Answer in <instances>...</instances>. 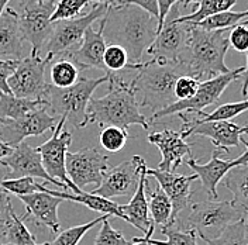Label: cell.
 Listing matches in <instances>:
<instances>
[{
  "mask_svg": "<svg viewBox=\"0 0 248 245\" xmlns=\"http://www.w3.org/2000/svg\"><path fill=\"white\" fill-rule=\"evenodd\" d=\"M10 203H12L10 195L4 189L0 187V217L6 213V210H7V207H9Z\"/></svg>",
  "mask_w": 248,
  "mask_h": 245,
  "instance_id": "7dc6e473",
  "label": "cell"
},
{
  "mask_svg": "<svg viewBox=\"0 0 248 245\" xmlns=\"http://www.w3.org/2000/svg\"><path fill=\"white\" fill-rule=\"evenodd\" d=\"M240 24H241V26H246V27H248V18L247 20H244V21H241Z\"/></svg>",
  "mask_w": 248,
  "mask_h": 245,
  "instance_id": "9f6ffc18",
  "label": "cell"
},
{
  "mask_svg": "<svg viewBox=\"0 0 248 245\" xmlns=\"http://www.w3.org/2000/svg\"><path fill=\"white\" fill-rule=\"evenodd\" d=\"M103 30H105V21L102 18L99 30H93L92 27H89L85 31L80 46H78L77 49L65 52V55H68L80 69L96 68V69L106 72V68L103 63V55H105V49L108 44L103 37Z\"/></svg>",
  "mask_w": 248,
  "mask_h": 245,
  "instance_id": "ffe728a7",
  "label": "cell"
},
{
  "mask_svg": "<svg viewBox=\"0 0 248 245\" xmlns=\"http://www.w3.org/2000/svg\"><path fill=\"white\" fill-rule=\"evenodd\" d=\"M147 139L148 142L154 144L162 155V159L158 165V169L162 172H175L178 167L182 165L185 155L192 153V145L186 142L181 131L165 128L162 131L148 134Z\"/></svg>",
  "mask_w": 248,
  "mask_h": 245,
  "instance_id": "d6986e66",
  "label": "cell"
},
{
  "mask_svg": "<svg viewBox=\"0 0 248 245\" xmlns=\"http://www.w3.org/2000/svg\"><path fill=\"white\" fill-rule=\"evenodd\" d=\"M229 34L230 30L207 31L190 24L187 48L182 58L190 77L203 82L232 71L224 62L230 46Z\"/></svg>",
  "mask_w": 248,
  "mask_h": 245,
  "instance_id": "277c9868",
  "label": "cell"
},
{
  "mask_svg": "<svg viewBox=\"0 0 248 245\" xmlns=\"http://www.w3.org/2000/svg\"><path fill=\"white\" fill-rule=\"evenodd\" d=\"M147 184H148V175H147V165L144 162L141 167V170H140L139 184H137L134 195L131 196V200L127 204H122L124 221L130 223L136 229L142 231L144 235L153 227H155L153 220L150 218Z\"/></svg>",
  "mask_w": 248,
  "mask_h": 245,
  "instance_id": "7402d4cb",
  "label": "cell"
},
{
  "mask_svg": "<svg viewBox=\"0 0 248 245\" xmlns=\"http://www.w3.org/2000/svg\"><path fill=\"white\" fill-rule=\"evenodd\" d=\"M51 196L60 198L62 200H69V201H75V203H80L86 207H89L93 212H99L103 214L108 215H116L119 218L123 220V213H122V204L114 203L113 200L105 199L100 198L97 195L93 193H88V192H80V193H72V192H62V190H51L46 187V192Z\"/></svg>",
  "mask_w": 248,
  "mask_h": 245,
  "instance_id": "4316f807",
  "label": "cell"
},
{
  "mask_svg": "<svg viewBox=\"0 0 248 245\" xmlns=\"http://www.w3.org/2000/svg\"><path fill=\"white\" fill-rule=\"evenodd\" d=\"M57 1L58 0H18L20 10H15L23 37L31 46V57H40L52 34L54 23H51V15Z\"/></svg>",
  "mask_w": 248,
  "mask_h": 245,
  "instance_id": "52a82bcc",
  "label": "cell"
},
{
  "mask_svg": "<svg viewBox=\"0 0 248 245\" xmlns=\"http://www.w3.org/2000/svg\"><path fill=\"white\" fill-rule=\"evenodd\" d=\"M243 134L248 136V125H244V127H243Z\"/></svg>",
  "mask_w": 248,
  "mask_h": 245,
  "instance_id": "11a10c76",
  "label": "cell"
},
{
  "mask_svg": "<svg viewBox=\"0 0 248 245\" xmlns=\"http://www.w3.org/2000/svg\"><path fill=\"white\" fill-rule=\"evenodd\" d=\"M0 187L4 189L9 195L18 196H27L32 193H46V186L38 184L34 178H17V179H4L0 182Z\"/></svg>",
  "mask_w": 248,
  "mask_h": 245,
  "instance_id": "8d00e7d4",
  "label": "cell"
},
{
  "mask_svg": "<svg viewBox=\"0 0 248 245\" xmlns=\"http://www.w3.org/2000/svg\"><path fill=\"white\" fill-rule=\"evenodd\" d=\"M199 85H201V80H198L196 77H190V75H184L179 77L176 80L175 89H173L176 102L186 100V99H190L192 96H195V93L199 89Z\"/></svg>",
  "mask_w": 248,
  "mask_h": 245,
  "instance_id": "b9f144b4",
  "label": "cell"
},
{
  "mask_svg": "<svg viewBox=\"0 0 248 245\" xmlns=\"http://www.w3.org/2000/svg\"><path fill=\"white\" fill-rule=\"evenodd\" d=\"M0 244L1 245H40L37 244L35 235L31 232L24 217L16 214L13 204L10 203L6 213L0 217ZM41 245H51L46 243Z\"/></svg>",
  "mask_w": 248,
  "mask_h": 245,
  "instance_id": "484cf974",
  "label": "cell"
},
{
  "mask_svg": "<svg viewBox=\"0 0 248 245\" xmlns=\"http://www.w3.org/2000/svg\"><path fill=\"white\" fill-rule=\"evenodd\" d=\"M248 18V10L244 12H232L227 10L223 13L207 17L206 20H203L201 23L195 24L196 27L203 29L207 31H216V30H232V27H235L237 24H240L241 21Z\"/></svg>",
  "mask_w": 248,
  "mask_h": 245,
  "instance_id": "d6a6232c",
  "label": "cell"
},
{
  "mask_svg": "<svg viewBox=\"0 0 248 245\" xmlns=\"http://www.w3.org/2000/svg\"><path fill=\"white\" fill-rule=\"evenodd\" d=\"M144 162L145 161L142 156L134 155L131 159L124 161L114 168L108 169L103 175L102 184L92 193L108 200L133 196L139 184L140 170Z\"/></svg>",
  "mask_w": 248,
  "mask_h": 245,
  "instance_id": "9a60e30c",
  "label": "cell"
},
{
  "mask_svg": "<svg viewBox=\"0 0 248 245\" xmlns=\"http://www.w3.org/2000/svg\"><path fill=\"white\" fill-rule=\"evenodd\" d=\"M51 58L26 57L18 61L17 69L9 79L10 92L16 97L29 100H46L49 83H46V71Z\"/></svg>",
  "mask_w": 248,
  "mask_h": 245,
  "instance_id": "8fae6325",
  "label": "cell"
},
{
  "mask_svg": "<svg viewBox=\"0 0 248 245\" xmlns=\"http://www.w3.org/2000/svg\"><path fill=\"white\" fill-rule=\"evenodd\" d=\"M223 184L234 196V204L248 213V164L232 169L223 179Z\"/></svg>",
  "mask_w": 248,
  "mask_h": 245,
  "instance_id": "4dcf8cb0",
  "label": "cell"
},
{
  "mask_svg": "<svg viewBox=\"0 0 248 245\" xmlns=\"http://www.w3.org/2000/svg\"><path fill=\"white\" fill-rule=\"evenodd\" d=\"M246 215L247 213L235 206L232 200H204L193 203L189 215L184 221L178 220L176 224L193 230L203 241H210Z\"/></svg>",
  "mask_w": 248,
  "mask_h": 245,
  "instance_id": "5b68a950",
  "label": "cell"
},
{
  "mask_svg": "<svg viewBox=\"0 0 248 245\" xmlns=\"http://www.w3.org/2000/svg\"><path fill=\"white\" fill-rule=\"evenodd\" d=\"M153 234H154V227L148 231L144 237H134V238L131 240L133 243H131L130 245H150L148 244V240H150V238H153Z\"/></svg>",
  "mask_w": 248,
  "mask_h": 245,
  "instance_id": "c3c4849f",
  "label": "cell"
},
{
  "mask_svg": "<svg viewBox=\"0 0 248 245\" xmlns=\"http://www.w3.org/2000/svg\"><path fill=\"white\" fill-rule=\"evenodd\" d=\"M186 6L190 3H196L198 9L187 15H179L178 21L179 23H190V24H198L207 17L232 10V6H235L237 0H185Z\"/></svg>",
  "mask_w": 248,
  "mask_h": 245,
  "instance_id": "f546056e",
  "label": "cell"
},
{
  "mask_svg": "<svg viewBox=\"0 0 248 245\" xmlns=\"http://www.w3.org/2000/svg\"><path fill=\"white\" fill-rule=\"evenodd\" d=\"M103 63H105L108 74H117L124 69H130V71L137 69V65L130 63L128 55L123 46H116V44H108L106 46L105 55H103Z\"/></svg>",
  "mask_w": 248,
  "mask_h": 245,
  "instance_id": "d590c367",
  "label": "cell"
},
{
  "mask_svg": "<svg viewBox=\"0 0 248 245\" xmlns=\"http://www.w3.org/2000/svg\"><path fill=\"white\" fill-rule=\"evenodd\" d=\"M108 74L103 77L86 79H79L71 88L58 89L49 85L46 94V107L49 108L52 116L63 117L65 122H71L75 128H83L88 125L86 122V110L92 99L94 91L102 85L108 83Z\"/></svg>",
  "mask_w": 248,
  "mask_h": 245,
  "instance_id": "8992f818",
  "label": "cell"
},
{
  "mask_svg": "<svg viewBox=\"0 0 248 245\" xmlns=\"http://www.w3.org/2000/svg\"><path fill=\"white\" fill-rule=\"evenodd\" d=\"M247 215H248V213H247Z\"/></svg>",
  "mask_w": 248,
  "mask_h": 245,
  "instance_id": "94428289",
  "label": "cell"
},
{
  "mask_svg": "<svg viewBox=\"0 0 248 245\" xmlns=\"http://www.w3.org/2000/svg\"><path fill=\"white\" fill-rule=\"evenodd\" d=\"M106 44L123 46L131 65L142 62V54L151 46L158 31V18L137 6L111 7L103 17Z\"/></svg>",
  "mask_w": 248,
  "mask_h": 245,
  "instance_id": "6da1fadb",
  "label": "cell"
},
{
  "mask_svg": "<svg viewBox=\"0 0 248 245\" xmlns=\"http://www.w3.org/2000/svg\"><path fill=\"white\" fill-rule=\"evenodd\" d=\"M124 4H133L142 9L144 12L150 13L158 18V1L156 0H125Z\"/></svg>",
  "mask_w": 248,
  "mask_h": 245,
  "instance_id": "bcb514c9",
  "label": "cell"
},
{
  "mask_svg": "<svg viewBox=\"0 0 248 245\" xmlns=\"http://www.w3.org/2000/svg\"><path fill=\"white\" fill-rule=\"evenodd\" d=\"M240 142H243V144H244V145L247 147V150H248V141H247V139H244V138H240Z\"/></svg>",
  "mask_w": 248,
  "mask_h": 245,
  "instance_id": "db71d44e",
  "label": "cell"
},
{
  "mask_svg": "<svg viewBox=\"0 0 248 245\" xmlns=\"http://www.w3.org/2000/svg\"><path fill=\"white\" fill-rule=\"evenodd\" d=\"M147 175L156 179L158 186L165 192L172 203V214L170 224L176 223L179 214L185 210L192 196V184L199 179L196 173L193 175H178L173 172H162L159 169L147 168Z\"/></svg>",
  "mask_w": 248,
  "mask_h": 245,
  "instance_id": "e0dca14e",
  "label": "cell"
},
{
  "mask_svg": "<svg viewBox=\"0 0 248 245\" xmlns=\"http://www.w3.org/2000/svg\"><path fill=\"white\" fill-rule=\"evenodd\" d=\"M12 151H13L12 147H9L7 144H4V142L0 141V162H1L6 156H9V155L12 153Z\"/></svg>",
  "mask_w": 248,
  "mask_h": 245,
  "instance_id": "816d5d0a",
  "label": "cell"
},
{
  "mask_svg": "<svg viewBox=\"0 0 248 245\" xmlns=\"http://www.w3.org/2000/svg\"><path fill=\"white\" fill-rule=\"evenodd\" d=\"M202 136L212 139L216 150L223 153H229L232 147H238L240 138L243 134V127L232 122H210L199 124L193 127L187 137L190 136Z\"/></svg>",
  "mask_w": 248,
  "mask_h": 245,
  "instance_id": "cb8c5ba5",
  "label": "cell"
},
{
  "mask_svg": "<svg viewBox=\"0 0 248 245\" xmlns=\"http://www.w3.org/2000/svg\"><path fill=\"white\" fill-rule=\"evenodd\" d=\"M0 165L9 169V179L17 178H40L49 184H55L61 189L62 192H68V186L61 184L55 179H52L43 167L41 155L37 151V148H32L27 142H21L13 148L12 153L6 156Z\"/></svg>",
  "mask_w": 248,
  "mask_h": 245,
  "instance_id": "2e32d148",
  "label": "cell"
},
{
  "mask_svg": "<svg viewBox=\"0 0 248 245\" xmlns=\"http://www.w3.org/2000/svg\"><path fill=\"white\" fill-rule=\"evenodd\" d=\"M37 1H46V0H37Z\"/></svg>",
  "mask_w": 248,
  "mask_h": 245,
  "instance_id": "6f0895ef",
  "label": "cell"
},
{
  "mask_svg": "<svg viewBox=\"0 0 248 245\" xmlns=\"http://www.w3.org/2000/svg\"><path fill=\"white\" fill-rule=\"evenodd\" d=\"M24 37L18 26L17 12L12 6H7L0 17V58L21 61L26 58Z\"/></svg>",
  "mask_w": 248,
  "mask_h": 245,
  "instance_id": "603a6c76",
  "label": "cell"
},
{
  "mask_svg": "<svg viewBox=\"0 0 248 245\" xmlns=\"http://www.w3.org/2000/svg\"><path fill=\"white\" fill-rule=\"evenodd\" d=\"M108 92L103 97L91 99L86 110V122H96L103 127H119L125 130L130 125H141L148 130L150 124L140 111V105L130 85L116 74H108Z\"/></svg>",
  "mask_w": 248,
  "mask_h": 245,
  "instance_id": "3957f363",
  "label": "cell"
},
{
  "mask_svg": "<svg viewBox=\"0 0 248 245\" xmlns=\"http://www.w3.org/2000/svg\"><path fill=\"white\" fill-rule=\"evenodd\" d=\"M89 3L91 0H58L51 15V23L77 18Z\"/></svg>",
  "mask_w": 248,
  "mask_h": 245,
  "instance_id": "ab89813d",
  "label": "cell"
},
{
  "mask_svg": "<svg viewBox=\"0 0 248 245\" xmlns=\"http://www.w3.org/2000/svg\"><path fill=\"white\" fill-rule=\"evenodd\" d=\"M247 54V63H246V66H244V74H243V88H241V93L244 94V96H247L248 94V51L246 52Z\"/></svg>",
  "mask_w": 248,
  "mask_h": 245,
  "instance_id": "f907efd6",
  "label": "cell"
},
{
  "mask_svg": "<svg viewBox=\"0 0 248 245\" xmlns=\"http://www.w3.org/2000/svg\"><path fill=\"white\" fill-rule=\"evenodd\" d=\"M91 1H94L96 4H105V6H108V9L123 6L125 3V0H91Z\"/></svg>",
  "mask_w": 248,
  "mask_h": 245,
  "instance_id": "681fc988",
  "label": "cell"
},
{
  "mask_svg": "<svg viewBox=\"0 0 248 245\" xmlns=\"http://www.w3.org/2000/svg\"><path fill=\"white\" fill-rule=\"evenodd\" d=\"M12 0H0V17L3 15L4 13V10H6V7L9 6V3H10Z\"/></svg>",
  "mask_w": 248,
  "mask_h": 245,
  "instance_id": "f5cc1de1",
  "label": "cell"
},
{
  "mask_svg": "<svg viewBox=\"0 0 248 245\" xmlns=\"http://www.w3.org/2000/svg\"><path fill=\"white\" fill-rule=\"evenodd\" d=\"M18 61L15 60H1L0 58V93L12 94L10 88H9V79L15 74L17 69Z\"/></svg>",
  "mask_w": 248,
  "mask_h": 245,
  "instance_id": "ee69618b",
  "label": "cell"
},
{
  "mask_svg": "<svg viewBox=\"0 0 248 245\" xmlns=\"http://www.w3.org/2000/svg\"><path fill=\"white\" fill-rule=\"evenodd\" d=\"M161 232L167 237V241L159 240H148L150 245H199L198 244V234L193 230H186L179 227L176 223L167 224L161 227Z\"/></svg>",
  "mask_w": 248,
  "mask_h": 245,
  "instance_id": "836d02e7",
  "label": "cell"
},
{
  "mask_svg": "<svg viewBox=\"0 0 248 245\" xmlns=\"http://www.w3.org/2000/svg\"><path fill=\"white\" fill-rule=\"evenodd\" d=\"M55 61H51L49 66V85L58 89L71 88L80 79V68L72 61L68 55L62 54L60 57L54 58Z\"/></svg>",
  "mask_w": 248,
  "mask_h": 245,
  "instance_id": "83f0119b",
  "label": "cell"
},
{
  "mask_svg": "<svg viewBox=\"0 0 248 245\" xmlns=\"http://www.w3.org/2000/svg\"><path fill=\"white\" fill-rule=\"evenodd\" d=\"M108 7L105 4H93L89 13L82 15L72 18V20H65V21H57L54 23V30L48 40V43L44 46L46 52V57L54 60L65 52H69L74 49V46L79 44L85 35V31L96 20H102L108 15Z\"/></svg>",
  "mask_w": 248,
  "mask_h": 245,
  "instance_id": "9c48e42d",
  "label": "cell"
},
{
  "mask_svg": "<svg viewBox=\"0 0 248 245\" xmlns=\"http://www.w3.org/2000/svg\"><path fill=\"white\" fill-rule=\"evenodd\" d=\"M137 75L128 83L140 107L151 108L153 114L176 102L175 83L189 71L184 62L159 61L151 58L137 66Z\"/></svg>",
  "mask_w": 248,
  "mask_h": 245,
  "instance_id": "7a4b0ae2",
  "label": "cell"
},
{
  "mask_svg": "<svg viewBox=\"0 0 248 245\" xmlns=\"http://www.w3.org/2000/svg\"><path fill=\"white\" fill-rule=\"evenodd\" d=\"M128 138L130 136L125 130L108 125V127H103V130L100 131L99 141L100 145L108 153H119L123 150Z\"/></svg>",
  "mask_w": 248,
  "mask_h": 245,
  "instance_id": "f35d334b",
  "label": "cell"
},
{
  "mask_svg": "<svg viewBox=\"0 0 248 245\" xmlns=\"http://www.w3.org/2000/svg\"><path fill=\"white\" fill-rule=\"evenodd\" d=\"M0 127H1V119H0Z\"/></svg>",
  "mask_w": 248,
  "mask_h": 245,
  "instance_id": "680465c9",
  "label": "cell"
},
{
  "mask_svg": "<svg viewBox=\"0 0 248 245\" xmlns=\"http://www.w3.org/2000/svg\"><path fill=\"white\" fill-rule=\"evenodd\" d=\"M106 218H110V215L103 214L102 217L94 218L93 221L79 224V226L71 227L68 230H63L57 235V238L54 240V243H51V245H79V243L82 241V238L86 235L88 231L92 230L94 226H97L99 223H102Z\"/></svg>",
  "mask_w": 248,
  "mask_h": 245,
  "instance_id": "74e56055",
  "label": "cell"
},
{
  "mask_svg": "<svg viewBox=\"0 0 248 245\" xmlns=\"http://www.w3.org/2000/svg\"><path fill=\"white\" fill-rule=\"evenodd\" d=\"M40 107H46V100H29L0 93V119L17 120Z\"/></svg>",
  "mask_w": 248,
  "mask_h": 245,
  "instance_id": "f1b7e54d",
  "label": "cell"
},
{
  "mask_svg": "<svg viewBox=\"0 0 248 245\" xmlns=\"http://www.w3.org/2000/svg\"><path fill=\"white\" fill-rule=\"evenodd\" d=\"M108 156L96 147H85L77 153H66V175L71 182L82 190L89 184L99 187L108 169Z\"/></svg>",
  "mask_w": 248,
  "mask_h": 245,
  "instance_id": "4fadbf2b",
  "label": "cell"
},
{
  "mask_svg": "<svg viewBox=\"0 0 248 245\" xmlns=\"http://www.w3.org/2000/svg\"><path fill=\"white\" fill-rule=\"evenodd\" d=\"M156 1H158V31H159L162 29L164 21L172 9V6H175L176 3H181V1L184 3L185 0H156ZM158 31H156V34H158Z\"/></svg>",
  "mask_w": 248,
  "mask_h": 245,
  "instance_id": "f6af8a7d",
  "label": "cell"
},
{
  "mask_svg": "<svg viewBox=\"0 0 248 245\" xmlns=\"http://www.w3.org/2000/svg\"><path fill=\"white\" fill-rule=\"evenodd\" d=\"M18 199L23 201L27 212L24 217H30L35 224L49 229L52 234H57L60 231L58 207L63 200L43 192L18 196Z\"/></svg>",
  "mask_w": 248,
  "mask_h": 245,
  "instance_id": "44dd1931",
  "label": "cell"
},
{
  "mask_svg": "<svg viewBox=\"0 0 248 245\" xmlns=\"http://www.w3.org/2000/svg\"><path fill=\"white\" fill-rule=\"evenodd\" d=\"M58 122V117L48 113V107L37 108L17 120L1 119L0 141L15 148L24 138L38 137L48 130H54Z\"/></svg>",
  "mask_w": 248,
  "mask_h": 245,
  "instance_id": "5bb4252c",
  "label": "cell"
},
{
  "mask_svg": "<svg viewBox=\"0 0 248 245\" xmlns=\"http://www.w3.org/2000/svg\"><path fill=\"white\" fill-rule=\"evenodd\" d=\"M247 223H248V215H247Z\"/></svg>",
  "mask_w": 248,
  "mask_h": 245,
  "instance_id": "91938a15",
  "label": "cell"
},
{
  "mask_svg": "<svg viewBox=\"0 0 248 245\" xmlns=\"http://www.w3.org/2000/svg\"><path fill=\"white\" fill-rule=\"evenodd\" d=\"M179 13V3L172 6L170 13L167 15L162 29L158 31L154 43L147 49L151 58L159 61L181 62L185 55L190 24L189 23H179L178 17Z\"/></svg>",
  "mask_w": 248,
  "mask_h": 245,
  "instance_id": "30bf717a",
  "label": "cell"
},
{
  "mask_svg": "<svg viewBox=\"0 0 248 245\" xmlns=\"http://www.w3.org/2000/svg\"><path fill=\"white\" fill-rule=\"evenodd\" d=\"M248 110V99L241 102H234V103H224L213 111V113H204L203 110L198 113H179L178 116L182 120V130L181 134L182 137L187 138L189 131L203 122H230L232 119L240 116L241 113Z\"/></svg>",
  "mask_w": 248,
  "mask_h": 245,
  "instance_id": "d4e9b609",
  "label": "cell"
},
{
  "mask_svg": "<svg viewBox=\"0 0 248 245\" xmlns=\"http://www.w3.org/2000/svg\"><path fill=\"white\" fill-rule=\"evenodd\" d=\"M65 122H66L65 119L60 117V122L52 130V137L46 139L44 144H41L37 148V151L41 155L43 167L46 170V173L52 179L66 184L72 193L78 195L82 190L78 189L66 175V153L69 150V145L72 144V134L63 130Z\"/></svg>",
  "mask_w": 248,
  "mask_h": 245,
  "instance_id": "7c38bea8",
  "label": "cell"
},
{
  "mask_svg": "<svg viewBox=\"0 0 248 245\" xmlns=\"http://www.w3.org/2000/svg\"><path fill=\"white\" fill-rule=\"evenodd\" d=\"M229 44L232 49L238 52H247L248 51V27L237 24L232 27L229 34Z\"/></svg>",
  "mask_w": 248,
  "mask_h": 245,
  "instance_id": "7bdbcfd3",
  "label": "cell"
},
{
  "mask_svg": "<svg viewBox=\"0 0 248 245\" xmlns=\"http://www.w3.org/2000/svg\"><path fill=\"white\" fill-rule=\"evenodd\" d=\"M148 210L151 213V220L154 224H158L161 227L170 224V214H172V203L159 186H156L150 193Z\"/></svg>",
  "mask_w": 248,
  "mask_h": 245,
  "instance_id": "1f68e13d",
  "label": "cell"
},
{
  "mask_svg": "<svg viewBox=\"0 0 248 245\" xmlns=\"http://www.w3.org/2000/svg\"><path fill=\"white\" fill-rule=\"evenodd\" d=\"M94 245H130V243L124 238L123 232L111 227L108 218H106L102 221V227L97 232Z\"/></svg>",
  "mask_w": 248,
  "mask_h": 245,
  "instance_id": "60d3db41",
  "label": "cell"
},
{
  "mask_svg": "<svg viewBox=\"0 0 248 245\" xmlns=\"http://www.w3.org/2000/svg\"><path fill=\"white\" fill-rule=\"evenodd\" d=\"M243 74H244V66L232 69L229 74L212 77L209 80H203L201 82L199 89L195 93V96L186 100H178L168 107L156 111L153 114L151 122H158L161 119L170 117L173 114H179V113H198V111H202V108L215 105L223 92L227 89V86L234 80L241 79Z\"/></svg>",
  "mask_w": 248,
  "mask_h": 245,
  "instance_id": "ba28073f",
  "label": "cell"
},
{
  "mask_svg": "<svg viewBox=\"0 0 248 245\" xmlns=\"http://www.w3.org/2000/svg\"><path fill=\"white\" fill-rule=\"evenodd\" d=\"M220 153H221L220 150H215L207 164H199L193 158H189V161L185 162L186 165L198 175V178L202 181L203 189L212 196L213 200L218 199L217 186L224 179V176L232 169L248 164V151L241 153L238 158H234V159H221L218 156Z\"/></svg>",
  "mask_w": 248,
  "mask_h": 245,
  "instance_id": "ac0fdd59",
  "label": "cell"
},
{
  "mask_svg": "<svg viewBox=\"0 0 248 245\" xmlns=\"http://www.w3.org/2000/svg\"><path fill=\"white\" fill-rule=\"evenodd\" d=\"M206 243L207 245H248L247 215L229 226L220 237Z\"/></svg>",
  "mask_w": 248,
  "mask_h": 245,
  "instance_id": "e575fe53",
  "label": "cell"
}]
</instances>
